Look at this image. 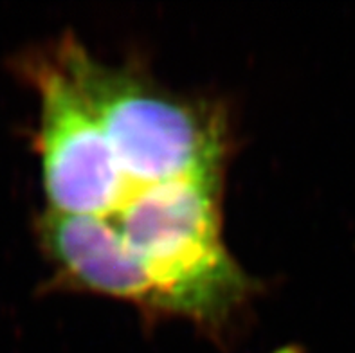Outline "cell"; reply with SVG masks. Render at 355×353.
<instances>
[{"label": "cell", "mask_w": 355, "mask_h": 353, "mask_svg": "<svg viewBox=\"0 0 355 353\" xmlns=\"http://www.w3.org/2000/svg\"><path fill=\"white\" fill-rule=\"evenodd\" d=\"M218 191L220 177L168 180L107 220L148 274L157 310L218 322L248 294L249 279L222 241Z\"/></svg>", "instance_id": "cell-2"}, {"label": "cell", "mask_w": 355, "mask_h": 353, "mask_svg": "<svg viewBox=\"0 0 355 353\" xmlns=\"http://www.w3.org/2000/svg\"><path fill=\"white\" fill-rule=\"evenodd\" d=\"M27 74L40 96L38 148L49 209L112 218L128 184L98 119L56 60H35Z\"/></svg>", "instance_id": "cell-3"}, {"label": "cell", "mask_w": 355, "mask_h": 353, "mask_svg": "<svg viewBox=\"0 0 355 353\" xmlns=\"http://www.w3.org/2000/svg\"><path fill=\"white\" fill-rule=\"evenodd\" d=\"M54 60L103 130L128 184L125 202L168 180L220 177L225 128L211 108L171 96L139 72L99 62L72 38Z\"/></svg>", "instance_id": "cell-1"}, {"label": "cell", "mask_w": 355, "mask_h": 353, "mask_svg": "<svg viewBox=\"0 0 355 353\" xmlns=\"http://www.w3.org/2000/svg\"><path fill=\"white\" fill-rule=\"evenodd\" d=\"M40 238L54 264L78 286L157 309L148 274L105 218L47 209Z\"/></svg>", "instance_id": "cell-4"}]
</instances>
